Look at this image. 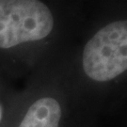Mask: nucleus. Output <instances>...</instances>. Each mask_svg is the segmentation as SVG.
Wrapping results in <instances>:
<instances>
[{
  "label": "nucleus",
  "mask_w": 127,
  "mask_h": 127,
  "mask_svg": "<svg viewBox=\"0 0 127 127\" xmlns=\"http://www.w3.org/2000/svg\"><path fill=\"white\" fill-rule=\"evenodd\" d=\"M60 119L61 107L59 102L45 97L29 107L19 127H59Z\"/></svg>",
  "instance_id": "7ed1b4c3"
},
{
  "label": "nucleus",
  "mask_w": 127,
  "mask_h": 127,
  "mask_svg": "<svg viewBox=\"0 0 127 127\" xmlns=\"http://www.w3.org/2000/svg\"><path fill=\"white\" fill-rule=\"evenodd\" d=\"M53 27V15L41 1L0 0V48L41 40Z\"/></svg>",
  "instance_id": "f257e3e1"
},
{
  "label": "nucleus",
  "mask_w": 127,
  "mask_h": 127,
  "mask_svg": "<svg viewBox=\"0 0 127 127\" xmlns=\"http://www.w3.org/2000/svg\"><path fill=\"white\" fill-rule=\"evenodd\" d=\"M2 116H3V107H2V104H0V121L2 119Z\"/></svg>",
  "instance_id": "20e7f679"
},
{
  "label": "nucleus",
  "mask_w": 127,
  "mask_h": 127,
  "mask_svg": "<svg viewBox=\"0 0 127 127\" xmlns=\"http://www.w3.org/2000/svg\"><path fill=\"white\" fill-rule=\"evenodd\" d=\"M83 69L98 82L112 80L126 71V21L109 24L88 41L83 52Z\"/></svg>",
  "instance_id": "f03ea898"
}]
</instances>
